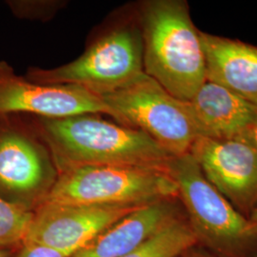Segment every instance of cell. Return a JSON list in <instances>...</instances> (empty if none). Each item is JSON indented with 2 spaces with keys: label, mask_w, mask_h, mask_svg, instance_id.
<instances>
[{
  "label": "cell",
  "mask_w": 257,
  "mask_h": 257,
  "mask_svg": "<svg viewBox=\"0 0 257 257\" xmlns=\"http://www.w3.org/2000/svg\"><path fill=\"white\" fill-rule=\"evenodd\" d=\"M59 172L37 134L8 115L0 116V197L34 211L46 201Z\"/></svg>",
  "instance_id": "7"
},
{
  "label": "cell",
  "mask_w": 257,
  "mask_h": 257,
  "mask_svg": "<svg viewBox=\"0 0 257 257\" xmlns=\"http://www.w3.org/2000/svg\"><path fill=\"white\" fill-rule=\"evenodd\" d=\"M33 211L23 210L0 197V248H16L23 244Z\"/></svg>",
  "instance_id": "15"
},
{
  "label": "cell",
  "mask_w": 257,
  "mask_h": 257,
  "mask_svg": "<svg viewBox=\"0 0 257 257\" xmlns=\"http://www.w3.org/2000/svg\"><path fill=\"white\" fill-rule=\"evenodd\" d=\"M138 208L43 203L33 211L24 242L43 245L71 257Z\"/></svg>",
  "instance_id": "8"
},
{
  "label": "cell",
  "mask_w": 257,
  "mask_h": 257,
  "mask_svg": "<svg viewBox=\"0 0 257 257\" xmlns=\"http://www.w3.org/2000/svg\"><path fill=\"white\" fill-rule=\"evenodd\" d=\"M143 39L144 73L176 98L190 101L207 81L200 32L185 0H145L136 5Z\"/></svg>",
  "instance_id": "2"
},
{
  "label": "cell",
  "mask_w": 257,
  "mask_h": 257,
  "mask_svg": "<svg viewBox=\"0 0 257 257\" xmlns=\"http://www.w3.org/2000/svg\"><path fill=\"white\" fill-rule=\"evenodd\" d=\"M248 220L252 224V226L257 229V206L254 208V210L251 211V213L248 216Z\"/></svg>",
  "instance_id": "21"
},
{
  "label": "cell",
  "mask_w": 257,
  "mask_h": 257,
  "mask_svg": "<svg viewBox=\"0 0 257 257\" xmlns=\"http://www.w3.org/2000/svg\"><path fill=\"white\" fill-rule=\"evenodd\" d=\"M177 197L164 170L130 166H89L60 174L44 203L142 207Z\"/></svg>",
  "instance_id": "6"
},
{
  "label": "cell",
  "mask_w": 257,
  "mask_h": 257,
  "mask_svg": "<svg viewBox=\"0 0 257 257\" xmlns=\"http://www.w3.org/2000/svg\"><path fill=\"white\" fill-rule=\"evenodd\" d=\"M207 80L217 83L257 106V47L200 32Z\"/></svg>",
  "instance_id": "13"
},
{
  "label": "cell",
  "mask_w": 257,
  "mask_h": 257,
  "mask_svg": "<svg viewBox=\"0 0 257 257\" xmlns=\"http://www.w3.org/2000/svg\"><path fill=\"white\" fill-rule=\"evenodd\" d=\"M189 104L203 138L243 140L257 121V106L207 80Z\"/></svg>",
  "instance_id": "12"
},
{
  "label": "cell",
  "mask_w": 257,
  "mask_h": 257,
  "mask_svg": "<svg viewBox=\"0 0 257 257\" xmlns=\"http://www.w3.org/2000/svg\"><path fill=\"white\" fill-rule=\"evenodd\" d=\"M243 140L248 142L250 145H252L257 150V121L255 122V124L253 125V127L249 131L247 137L244 138Z\"/></svg>",
  "instance_id": "19"
},
{
  "label": "cell",
  "mask_w": 257,
  "mask_h": 257,
  "mask_svg": "<svg viewBox=\"0 0 257 257\" xmlns=\"http://www.w3.org/2000/svg\"><path fill=\"white\" fill-rule=\"evenodd\" d=\"M166 172L198 246L218 257H257V229L208 181L190 153L174 156Z\"/></svg>",
  "instance_id": "4"
},
{
  "label": "cell",
  "mask_w": 257,
  "mask_h": 257,
  "mask_svg": "<svg viewBox=\"0 0 257 257\" xmlns=\"http://www.w3.org/2000/svg\"><path fill=\"white\" fill-rule=\"evenodd\" d=\"M31 113L39 118H62L110 111L101 98L74 85H42L16 74L0 61V116Z\"/></svg>",
  "instance_id": "9"
},
{
  "label": "cell",
  "mask_w": 257,
  "mask_h": 257,
  "mask_svg": "<svg viewBox=\"0 0 257 257\" xmlns=\"http://www.w3.org/2000/svg\"><path fill=\"white\" fill-rule=\"evenodd\" d=\"M19 247H16V248H0V257H16L18 251H19Z\"/></svg>",
  "instance_id": "20"
},
{
  "label": "cell",
  "mask_w": 257,
  "mask_h": 257,
  "mask_svg": "<svg viewBox=\"0 0 257 257\" xmlns=\"http://www.w3.org/2000/svg\"><path fill=\"white\" fill-rule=\"evenodd\" d=\"M177 257H218L211 251L207 250L198 245H193L191 248H187Z\"/></svg>",
  "instance_id": "18"
},
{
  "label": "cell",
  "mask_w": 257,
  "mask_h": 257,
  "mask_svg": "<svg viewBox=\"0 0 257 257\" xmlns=\"http://www.w3.org/2000/svg\"><path fill=\"white\" fill-rule=\"evenodd\" d=\"M178 197L166 198L130 212L71 257H123L167 226L185 216Z\"/></svg>",
  "instance_id": "11"
},
{
  "label": "cell",
  "mask_w": 257,
  "mask_h": 257,
  "mask_svg": "<svg viewBox=\"0 0 257 257\" xmlns=\"http://www.w3.org/2000/svg\"><path fill=\"white\" fill-rule=\"evenodd\" d=\"M190 154L208 181L248 217L257 206V150L244 140L199 138Z\"/></svg>",
  "instance_id": "10"
},
{
  "label": "cell",
  "mask_w": 257,
  "mask_h": 257,
  "mask_svg": "<svg viewBox=\"0 0 257 257\" xmlns=\"http://www.w3.org/2000/svg\"><path fill=\"white\" fill-rule=\"evenodd\" d=\"M16 257H70L55 250L37 243L24 242L19 248Z\"/></svg>",
  "instance_id": "17"
},
{
  "label": "cell",
  "mask_w": 257,
  "mask_h": 257,
  "mask_svg": "<svg viewBox=\"0 0 257 257\" xmlns=\"http://www.w3.org/2000/svg\"><path fill=\"white\" fill-rule=\"evenodd\" d=\"M193 245L196 240L185 215L123 257H177Z\"/></svg>",
  "instance_id": "14"
},
{
  "label": "cell",
  "mask_w": 257,
  "mask_h": 257,
  "mask_svg": "<svg viewBox=\"0 0 257 257\" xmlns=\"http://www.w3.org/2000/svg\"><path fill=\"white\" fill-rule=\"evenodd\" d=\"M99 97L110 117L141 131L173 156L190 153L195 140L203 138L189 102L176 98L145 73Z\"/></svg>",
  "instance_id": "5"
},
{
  "label": "cell",
  "mask_w": 257,
  "mask_h": 257,
  "mask_svg": "<svg viewBox=\"0 0 257 257\" xmlns=\"http://www.w3.org/2000/svg\"><path fill=\"white\" fill-rule=\"evenodd\" d=\"M143 73V39L135 6L120 12L74 61L52 69L32 67L25 77L42 85L78 86L99 96Z\"/></svg>",
  "instance_id": "3"
},
{
  "label": "cell",
  "mask_w": 257,
  "mask_h": 257,
  "mask_svg": "<svg viewBox=\"0 0 257 257\" xmlns=\"http://www.w3.org/2000/svg\"><path fill=\"white\" fill-rule=\"evenodd\" d=\"M12 12L20 19L32 20H50L57 12L65 7V1L58 0H32L8 1Z\"/></svg>",
  "instance_id": "16"
},
{
  "label": "cell",
  "mask_w": 257,
  "mask_h": 257,
  "mask_svg": "<svg viewBox=\"0 0 257 257\" xmlns=\"http://www.w3.org/2000/svg\"><path fill=\"white\" fill-rule=\"evenodd\" d=\"M36 130L60 174L89 166H130L166 171L174 157L141 131L84 113L37 118Z\"/></svg>",
  "instance_id": "1"
}]
</instances>
